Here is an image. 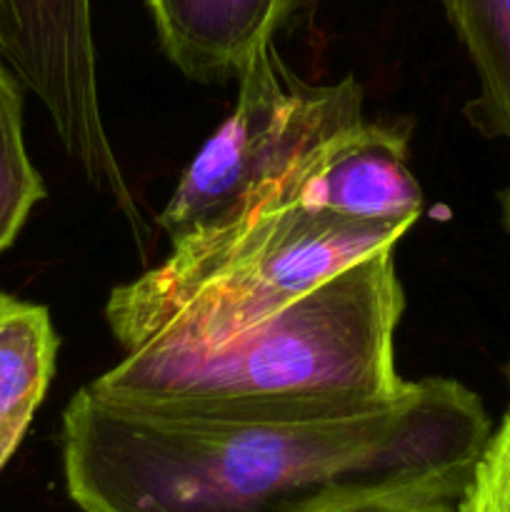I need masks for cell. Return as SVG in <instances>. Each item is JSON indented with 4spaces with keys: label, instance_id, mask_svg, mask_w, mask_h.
Instances as JSON below:
<instances>
[{
    "label": "cell",
    "instance_id": "cell-8",
    "mask_svg": "<svg viewBox=\"0 0 510 512\" xmlns=\"http://www.w3.org/2000/svg\"><path fill=\"white\" fill-rule=\"evenodd\" d=\"M58 348L45 305L0 293V473L48 395Z\"/></svg>",
    "mask_w": 510,
    "mask_h": 512
},
{
    "label": "cell",
    "instance_id": "cell-6",
    "mask_svg": "<svg viewBox=\"0 0 510 512\" xmlns=\"http://www.w3.org/2000/svg\"><path fill=\"white\" fill-rule=\"evenodd\" d=\"M303 205L378 223H418L423 188L408 163V128L363 123L320 155L303 190Z\"/></svg>",
    "mask_w": 510,
    "mask_h": 512
},
{
    "label": "cell",
    "instance_id": "cell-3",
    "mask_svg": "<svg viewBox=\"0 0 510 512\" xmlns=\"http://www.w3.org/2000/svg\"><path fill=\"white\" fill-rule=\"evenodd\" d=\"M410 228L298 203L190 233L155 268L113 288L105 323L125 353L215 348L345 265L398 245Z\"/></svg>",
    "mask_w": 510,
    "mask_h": 512
},
{
    "label": "cell",
    "instance_id": "cell-4",
    "mask_svg": "<svg viewBox=\"0 0 510 512\" xmlns=\"http://www.w3.org/2000/svg\"><path fill=\"white\" fill-rule=\"evenodd\" d=\"M233 113L180 175L158 228L170 243L248 215L298 205L333 140L363 123V88L353 75L310 83L260 45L235 75Z\"/></svg>",
    "mask_w": 510,
    "mask_h": 512
},
{
    "label": "cell",
    "instance_id": "cell-1",
    "mask_svg": "<svg viewBox=\"0 0 510 512\" xmlns=\"http://www.w3.org/2000/svg\"><path fill=\"white\" fill-rule=\"evenodd\" d=\"M490 433L480 395L453 378L340 418H188L83 385L63 410L60 455L83 512H305L373 490L458 500Z\"/></svg>",
    "mask_w": 510,
    "mask_h": 512
},
{
    "label": "cell",
    "instance_id": "cell-7",
    "mask_svg": "<svg viewBox=\"0 0 510 512\" xmlns=\"http://www.w3.org/2000/svg\"><path fill=\"white\" fill-rule=\"evenodd\" d=\"M163 53L190 80L235 78L303 0H145Z\"/></svg>",
    "mask_w": 510,
    "mask_h": 512
},
{
    "label": "cell",
    "instance_id": "cell-12",
    "mask_svg": "<svg viewBox=\"0 0 510 512\" xmlns=\"http://www.w3.org/2000/svg\"><path fill=\"white\" fill-rule=\"evenodd\" d=\"M305 512H458V500L420 490H373L328 500Z\"/></svg>",
    "mask_w": 510,
    "mask_h": 512
},
{
    "label": "cell",
    "instance_id": "cell-11",
    "mask_svg": "<svg viewBox=\"0 0 510 512\" xmlns=\"http://www.w3.org/2000/svg\"><path fill=\"white\" fill-rule=\"evenodd\" d=\"M458 512H510V403L460 493Z\"/></svg>",
    "mask_w": 510,
    "mask_h": 512
},
{
    "label": "cell",
    "instance_id": "cell-13",
    "mask_svg": "<svg viewBox=\"0 0 510 512\" xmlns=\"http://www.w3.org/2000/svg\"><path fill=\"white\" fill-rule=\"evenodd\" d=\"M503 223L510 233V185H508V190L503 193Z\"/></svg>",
    "mask_w": 510,
    "mask_h": 512
},
{
    "label": "cell",
    "instance_id": "cell-2",
    "mask_svg": "<svg viewBox=\"0 0 510 512\" xmlns=\"http://www.w3.org/2000/svg\"><path fill=\"white\" fill-rule=\"evenodd\" d=\"M405 310L395 245L345 265L215 348H140L88 388L188 418H340L403 395L395 333Z\"/></svg>",
    "mask_w": 510,
    "mask_h": 512
},
{
    "label": "cell",
    "instance_id": "cell-10",
    "mask_svg": "<svg viewBox=\"0 0 510 512\" xmlns=\"http://www.w3.org/2000/svg\"><path fill=\"white\" fill-rule=\"evenodd\" d=\"M43 198L45 183L25 150L23 95L0 60V253L15 243Z\"/></svg>",
    "mask_w": 510,
    "mask_h": 512
},
{
    "label": "cell",
    "instance_id": "cell-9",
    "mask_svg": "<svg viewBox=\"0 0 510 512\" xmlns=\"http://www.w3.org/2000/svg\"><path fill=\"white\" fill-rule=\"evenodd\" d=\"M478 75L465 118L485 138L510 143V0H440Z\"/></svg>",
    "mask_w": 510,
    "mask_h": 512
},
{
    "label": "cell",
    "instance_id": "cell-5",
    "mask_svg": "<svg viewBox=\"0 0 510 512\" xmlns=\"http://www.w3.org/2000/svg\"><path fill=\"white\" fill-rule=\"evenodd\" d=\"M0 55L38 95L85 180L108 195L143 238V215L100 108L90 0H0Z\"/></svg>",
    "mask_w": 510,
    "mask_h": 512
}]
</instances>
